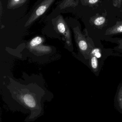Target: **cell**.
<instances>
[{
	"mask_svg": "<svg viewBox=\"0 0 122 122\" xmlns=\"http://www.w3.org/2000/svg\"><path fill=\"white\" fill-rule=\"evenodd\" d=\"M25 104L30 108H34L36 106V102L33 96L29 93H26L21 96Z\"/></svg>",
	"mask_w": 122,
	"mask_h": 122,
	"instance_id": "cell-8",
	"label": "cell"
},
{
	"mask_svg": "<svg viewBox=\"0 0 122 122\" xmlns=\"http://www.w3.org/2000/svg\"><path fill=\"white\" fill-rule=\"evenodd\" d=\"M106 22L105 17L99 14L92 16L90 20V22L92 25L98 28H101L104 26Z\"/></svg>",
	"mask_w": 122,
	"mask_h": 122,
	"instance_id": "cell-5",
	"label": "cell"
},
{
	"mask_svg": "<svg viewBox=\"0 0 122 122\" xmlns=\"http://www.w3.org/2000/svg\"><path fill=\"white\" fill-rule=\"evenodd\" d=\"M56 0H38L32 9L29 18L25 24L28 26L45 13Z\"/></svg>",
	"mask_w": 122,
	"mask_h": 122,
	"instance_id": "cell-1",
	"label": "cell"
},
{
	"mask_svg": "<svg viewBox=\"0 0 122 122\" xmlns=\"http://www.w3.org/2000/svg\"><path fill=\"white\" fill-rule=\"evenodd\" d=\"M112 4L114 7L121 8L122 4V0H111Z\"/></svg>",
	"mask_w": 122,
	"mask_h": 122,
	"instance_id": "cell-12",
	"label": "cell"
},
{
	"mask_svg": "<svg viewBox=\"0 0 122 122\" xmlns=\"http://www.w3.org/2000/svg\"><path fill=\"white\" fill-rule=\"evenodd\" d=\"M53 23L55 30L57 33L65 37L67 44L69 46L71 45V32L66 22L61 15H59L53 20Z\"/></svg>",
	"mask_w": 122,
	"mask_h": 122,
	"instance_id": "cell-2",
	"label": "cell"
},
{
	"mask_svg": "<svg viewBox=\"0 0 122 122\" xmlns=\"http://www.w3.org/2000/svg\"><path fill=\"white\" fill-rule=\"evenodd\" d=\"M96 48H91L89 55L90 65L94 72L97 71L98 70L99 66L98 59L96 56Z\"/></svg>",
	"mask_w": 122,
	"mask_h": 122,
	"instance_id": "cell-7",
	"label": "cell"
},
{
	"mask_svg": "<svg viewBox=\"0 0 122 122\" xmlns=\"http://www.w3.org/2000/svg\"><path fill=\"white\" fill-rule=\"evenodd\" d=\"M74 38L80 52L86 58H89L91 49L85 36L82 33L78 26L73 29Z\"/></svg>",
	"mask_w": 122,
	"mask_h": 122,
	"instance_id": "cell-3",
	"label": "cell"
},
{
	"mask_svg": "<svg viewBox=\"0 0 122 122\" xmlns=\"http://www.w3.org/2000/svg\"><path fill=\"white\" fill-rule=\"evenodd\" d=\"M28 0H8L7 8L8 9H13L22 6Z\"/></svg>",
	"mask_w": 122,
	"mask_h": 122,
	"instance_id": "cell-10",
	"label": "cell"
},
{
	"mask_svg": "<svg viewBox=\"0 0 122 122\" xmlns=\"http://www.w3.org/2000/svg\"><path fill=\"white\" fill-rule=\"evenodd\" d=\"M43 39L40 36H36L32 39L29 43V47L31 50L35 51L38 53H48L51 50L49 46L42 45Z\"/></svg>",
	"mask_w": 122,
	"mask_h": 122,
	"instance_id": "cell-4",
	"label": "cell"
},
{
	"mask_svg": "<svg viewBox=\"0 0 122 122\" xmlns=\"http://www.w3.org/2000/svg\"><path fill=\"white\" fill-rule=\"evenodd\" d=\"M82 5L93 7L98 5L100 0H80Z\"/></svg>",
	"mask_w": 122,
	"mask_h": 122,
	"instance_id": "cell-11",
	"label": "cell"
},
{
	"mask_svg": "<svg viewBox=\"0 0 122 122\" xmlns=\"http://www.w3.org/2000/svg\"><path fill=\"white\" fill-rule=\"evenodd\" d=\"M122 33V21H119L116 24L107 29L105 32V35H112Z\"/></svg>",
	"mask_w": 122,
	"mask_h": 122,
	"instance_id": "cell-6",
	"label": "cell"
},
{
	"mask_svg": "<svg viewBox=\"0 0 122 122\" xmlns=\"http://www.w3.org/2000/svg\"><path fill=\"white\" fill-rule=\"evenodd\" d=\"M79 2V0H62L59 5V8L60 9L74 8L78 5Z\"/></svg>",
	"mask_w": 122,
	"mask_h": 122,
	"instance_id": "cell-9",
	"label": "cell"
},
{
	"mask_svg": "<svg viewBox=\"0 0 122 122\" xmlns=\"http://www.w3.org/2000/svg\"><path fill=\"white\" fill-rule=\"evenodd\" d=\"M119 46L118 48L120 50H122V39L120 40L119 41Z\"/></svg>",
	"mask_w": 122,
	"mask_h": 122,
	"instance_id": "cell-13",
	"label": "cell"
}]
</instances>
